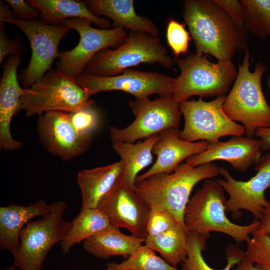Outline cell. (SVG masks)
<instances>
[{
    "instance_id": "6da1fadb",
    "label": "cell",
    "mask_w": 270,
    "mask_h": 270,
    "mask_svg": "<svg viewBox=\"0 0 270 270\" xmlns=\"http://www.w3.org/2000/svg\"><path fill=\"white\" fill-rule=\"evenodd\" d=\"M182 16L194 42L196 52L218 61L232 60L248 50V30L214 0H186Z\"/></svg>"
},
{
    "instance_id": "7402d4cb",
    "label": "cell",
    "mask_w": 270,
    "mask_h": 270,
    "mask_svg": "<svg viewBox=\"0 0 270 270\" xmlns=\"http://www.w3.org/2000/svg\"><path fill=\"white\" fill-rule=\"evenodd\" d=\"M124 162L120 160L108 165L81 170L77 182L82 196L80 209L97 208L104 197L120 178Z\"/></svg>"
},
{
    "instance_id": "e0dca14e",
    "label": "cell",
    "mask_w": 270,
    "mask_h": 270,
    "mask_svg": "<svg viewBox=\"0 0 270 270\" xmlns=\"http://www.w3.org/2000/svg\"><path fill=\"white\" fill-rule=\"evenodd\" d=\"M262 152L261 142L258 139L233 136L226 141L208 144L204 152L190 157L185 162L196 166L222 160L228 162L235 170L244 172L258 162Z\"/></svg>"
},
{
    "instance_id": "484cf974",
    "label": "cell",
    "mask_w": 270,
    "mask_h": 270,
    "mask_svg": "<svg viewBox=\"0 0 270 270\" xmlns=\"http://www.w3.org/2000/svg\"><path fill=\"white\" fill-rule=\"evenodd\" d=\"M188 232L177 224L169 230L153 236H147L145 245L158 252L169 264L176 267L187 256Z\"/></svg>"
},
{
    "instance_id": "ac0fdd59",
    "label": "cell",
    "mask_w": 270,
    "mask_h": 270,
    "mask_svg": "<svg viewBox=\"0 0 270 270\" xmlns=\"http://www.w3.org/2000/svg\"><path fill=\"white\" fill-rule=\"evenodd\" d=\"M179 129H168L159 134L154 144L152 154L156 160L152 167L143 174L138 176L135 182L160 174L172 172L184 160L204 152L208 143L206 141L190 142L183 140Z\"/></svg>"
},
{
    "instance_id": "5b68a950",
    "label": "cell",
    "mask_w": 270,
    "mask_h": 270,
    "mask_svg": "<svg viewBox=\"0 0 270 270\" xmlns=\"http://www.w3.org/2000/svg\"><path fill=\"white\" fill-rule=\"evenodd\" d=\"M158 63L166 68L174 60L158 37L129 30L126 41L114 50L110 48L97 53L86 65L84 72L98 76H112L140 64Z\"/></svg>"
},
{
    "instance_id": "f546056e",
    "label": "cell",
    "mask_w": 270,
    "mask_h": 270,
    "mask_svg": "<svg viewBox=\"0 0 270 270\" xmlns=\"http://www.w3.org/2000/svg\"><path fill=\"white\" fill-rule=\"evenodd\" d=\"M108 264L117 270H179L156 256L154 250L146 245L140 246L122 262Z\"/></svg>"
},
{
    "instance_id": "30bf717a",
    "label": "cell",
    "mask_w": 270,
    "mask_h": 270,
    "mask_svg": "<svg viewBox=\"0 0 270 270\" xmlns=\"http://www.w3.org/2000/svg\"><path fill=\"white\" fill-rule=\"evenodd\" d=\"M226 98L223 95L206 102L200 97L196 100L180 102L179 108L184 120L180 137L190 142L200 140L211 144L223 136L244 135L243 126L232 120L224 112Z\"/></svg>"
},
{
    "instance_id": "4316f807",
    "label": "cell",
    "mask_w": 270,
    "mask_h": 270,
    "mask_svg": "<svg viewBox=\"0 0 270 270\" xmlns=\"http://www.w3.org/2000/svg\"><path fill=\"white\" fill-rule=\"evenodd\" d=\"M72 222L68 232L60 242L64 254L68 253L75 244L84 242L112 225L108 218L98 208L80 209Z\"/></svg>"
},
{
    "instance_id": "8992f818",
    "label": "cell",
    "mask_w": 270,
    "mask_h": 270,
    "mask_svg": "<svg viewBox=\"0 0 270 270\" xmlns=\"http://www.w3.org/2000/svg\"><path fill=\"white\" fill-rule=\"evenodd\" d=\"M176 63L180 74L176 78L172 95L178 104L194 96L225 95L238 74L232 60L214 63L206 56L196 52Z\"/></svg>"
},
{
    "instance_id": "74e56055",
    "label": "cell",
    "mask_w": 270,
    "mask_h": 270,
    "mask_svg": "<svg viewBox=\"0 0 270 270\" xmlns=\"http://www.w3.org/2000/svg\"><path fill=\"white\" fill-rule=\"evenodd\" d=\"M252 235V238L258 247L270 258V236L260 232L258 230Z\"/></svg>"
},
{
    "instance_id": "5bb4252c",
    "label": "cell",
    "mask_w": 270,
    "mask_h": 270,
    "mask_svg": "<svg viewBox=\"0 0 270 270\" xmlns=\"http://www.w3.org/2000/svg\"><path fill=\"white\" fill-rule=\"evenodd\" d=\"M255 165L256 173L247 181L236 180L224 167H220V175L224 178L216 180L229 196L226 202V212L236 214L240 210H246L260 220L270 204L265 192L270 188V152L262 155Z\"/></svg>"
},
{
    "instance_id": "44dd1931",
    "label": "cell",
    "mask_w": 270,
    "mask_h": 270,
    "mask_svg": "<svg viewBox=\"0 0 270 270\" xmlns=\"http://www.w3.org/2000/svg\"><path fill=\"white\" fill-rule=\"evenodd\" d=\"M90 11L96 16L102 15L111 18L113 27H122L129 30L142 32L158 37L160 30L150 18L136 12L133 0H84Z\"/></svg>"
},
{
    "instance_id": "d4e9b609",
    "label": "cell",
    "mask_w": 270,
    "mask_h": 270,
    "mask_svg": "<svg viewBox=\"0 0 270 270\" xmlns=\"http://www.w3.org/2000/svg\"><path fill=\"white\" fill-rule=\"evenodd\" d=\"M158 138L159 134H156L136 143H112L124 164L120 179L131 189L134 190L138 174L152 162V148Z\"/></svg>"
},
{
    "instance_id": "52a82bcc",
    "label": "cell",
    "mask_w": 270,
    "mask_h": 270,
    "mask_svg": "<svg viewBox=\"0 0 270 270\" xmlns=\"http://www.w3.org/2000/svg\"><path fill=\"white\" fill-rule=\"evenodd\" d=\"M90 96L74 78L51 69L24 89L20 102L26 116H41L49 112H74L93 106L94 101Z\"/></svg>"
},
{
    "instance_id": "4fadbf2b",
    "label": "cell",
    "mask_w": 270,
    "mask_h": 270,
    "mask_svg": "<svg viewBox=\"0 0 270 270\" xmlns=\"http://www.w3.org/2000/svg\"><path fill=\"white\" fill-rule=\"evenodd\" d=\"M77 84L88 94L118 90L133 96L135 99L173 94L176 78L156 72H146L132 68L112 76H98L82 72L75 78Z\"/></svg>"
},
{
    "instance_id": "f35d334b",
    "label": "cell",
    "mask_w": 270,
    "mask_h": 270,
    "mask_svg": "<svg viewBox=\"0 0 270 270\" xmlns=\"http://www.w3.org/2000/svg\"><path fill=\"white\" fill-rule=\"evenodd\" d=\"M254 136L261 142L262 152L270 150V128L256 130Z\"/></svg>"
},
{
    "instance_id": "7bdbcfd3",
    "label": "cell",
    "mask_w": 270,
    "mask_h": 270,
    "mask_svg": "<svg viewBox=\"0 0 270 270\" xmlns=\"http://www.w3.org/2000/svg\"><path fill=\"white\" fill-rule=\"evenodd\" d=\"M107 270H116V268H114L107 264Z\"/></svg>"
},
{
    "instance_id": "2e32d148",
    "label": "cell",
    "mask_w": 270,
    "mask_h": 270,
    "mask_svg": "<svg viewBox=\"0 0 270 270\" xmlns=\"http://www.w3.org/2000/svg\"><path fill=\"white\" fill-rule=\"evenodd\" d=\"M40 139L48 150L66 160L83 154L90 148L92 134H79L68 113L52 111L41 116L38 122Z\"/></svg>"
},
{
    "instance_id": "e575fe53",
    "label": "cell",
    "mask_w": 270,
    "mask_h": 270,
    "mask_svg": "<svg viewBox=\"0 0 270 270\" xmlns=\"http://www.w3.org/2000/svg\"><path fill=\"white\" fill-rule=\"evenodd\" d=\"M246 242L245 256L254 263L255 270H270V258L258 247L252 238Z\"/></svg>"
},
{
    "instance_id": "d590c367",
    "label": "cell",
    "mask_w": 270,
    "mask_h": 270,
    "mask_svg": "<svg viewBox=\"0 0 270 270\" xmlns=\"http://www.w3.org/2000/svg\"><path fill=\"white\" fill-rule=\"evenodd\" d=\"M22 50V46L8 36L4 24H0V64L6 56H20Z\"/></svg>"
},
{
    "instance_id": "d6986e66",
    "label": "cell",
    "mask_w": 270,
    "mask_h": 270,
    "mask_svg": "<svg viewBox=\"0 0 270 270\" xmlns=\"http://www.w3.org/2000/svg\"><path fill=\"white\" fill-rule=\"evenodd\" d=\"M20 63V56H9L3 66L0 82V148L6 150H14L22 146L12 138L10 129L12 117L22 109L20 98L24 90L18 82L17 69Z\"/></svg>"
},
{
    "instance_id": "603a6c76",
    "label": "cell",
    "mask_w": 270,
    "mask_h": 270,
    "mask_svg": "<svg viewBox=\"0 0 270 270\" xmlns=\"http://www.w3.org/2000/svg\"><path fill=\"white\" fill-rule=\"evenodd\" d=\"M26 2L40 12L41 20L50 24H62L66 20L80 18L89 20L100 28H110V20L93 14L85 1L28 0Z\"/></svg>"
},
{
    "instance_id": "b9f144b4",
    "label": "cell",
    "mask_w": 270,
    "mask_h": 270,
    "mask_svg": "<svg viewBox=\"0 0 270 270\" xmlns=\"http://www.w3.org/2000/svg\"><path fill=\"white\" fill-rule=\"evenodd\" d=\"M15 268H16V267L13 265L12 266H10L8 268H6L5 269H2V270H14Z\"/></svg>"
},
{
    "instance_id": "d6a6232c",
    "label": "cell",
    "mask_w": 270,
    "mask_h": 270,
    "mask_svg": "<svg viewBox=\"0 0 270 270\" xmlns=\"http://www.w3.org/2000/svg\"><path fill=\"white\" fill-rule=\"evenodd\" d=\"M68 114L76 130L82 134H92L100 123L99 114L93 106L69 112Z\"/></svg>"
},
{
    "instance_id": "ba28073f",
    "label": "cell",
    "mask_w": 270,
    "mask_h": 270,
    "mask_svg": "<svg viewBox=\"0 0 270 270\" xmlns=\"http://www.w3.org/2000/svg\"><path fill=\"white\" fill-rule=\"evenodd\" d=\"M66 204H52L49 214L41 219L31 220L22 230L20 244L12 254L14 266L20 270H42L50 250L65 238L72 222L64 218Z\"/></svg>"
},
{
    "instance_id": "277c9868",
    "label": "cell",
    "mask_w": 270,
    "mask_h": 270,
    "mask_svg": "<svg viewBox=\"0 0 270 270\" xmlns=\"http://www.w3.org/2000/svg\"><path fill=\"white\" fill-rule=\"evenodd\" d=\"M244 54L234 82L226 96L223 109L232 120L242 124L246 136L254 138L256 130L270 128V106L262 86V78L266 67L260 62L254 72H251L248 50Z\"/></svg>"
},
{
    "instance_id": "7a4b0ae2",
    "label": "cell",
    "mask_w": 270,
    "mask_h": 270,
    "mask_svg": "<svg viewBox=\"0 0 270 270\" xmlns=\"http://www.w3.org/2000/svg\"><path fill=\"white\" fill-rule=\"evenodd\" d=\"M220 175V167L214 162L196 166L184 162L172 173L155 174L136 182L134 190L150 207L168 210L186 229L184 213L192 189L200 181Z\"/></svg>"
},
{
    "instance_id": "83f0119b",
    "label": "cell",
    "mask_w": 270,
    "mask_h": 270,
    "mask_svg": "<svg viewBox=\"0 0 270 270\" xmlns=\"http://www.w3.org/2000/svg\"><path fill=\"white\" fill-rule=\"evenodd\" d=\"M206 239L194 232H188L187 241L188 254L186 260L182 262L181 270H216L206 262L202 252L206 248ZM230 247L226 252L228 263L221 270H230L236 264H238L243 258L245 252L236 247Z\"/></svg>"
},
{
    "instance_id": "8d00e7d4",
    "label": "cell",
    "mask_w": 270,
    "mask_h": 270,
    "mask_svg": "<svg viewBox=\"0 0 270 270\" xmlns=\"http://www.w3.org/2000/svg\"><path fill=\"white\" fill-rule=\"evenodd\" d=\"M214 0L216 4L222 8L234 20L244 24L245 12L244 8L240 0Z\"/></svg>"
},
{
    "instance_id": "3957f363",
    "label": "cell",
    "mask_w": 270,
    "mask_h": 270,
    "mask_svg": "<svg viewBox=\"0 0 270 270\" xmlns=\"http://www.w3.org/2000/svg\"><path fill=\"white\" fill-rule=\"evenodd\" d=\"M225 191L216 178L204 180L190 199L184 210L187 231L194 232L206 239L210 232H218L232 238L238 244L246 242L258 230L260 221L247 225L232 222L226 216Z\"/></svg>"
},
{
    "instance_id": "f1b7e54d",
    "label": "cell",
    "mask_w": 270,
    "mask_h": 270,
    "mask_svg": "<svg viewBox=\"0 0 270 270\" xmlns=\"http://www.w3.org/2000/svg\"><path fill=\"white\" fill-rule=\"evenodd\" d=\"M245 12L244 24L259 38L270 36V0H241Z\"/></svg>"
},
{
    "instance_id": "ab89813d",
    "label": "cell",
    "mask_w": 270,
    "mask_h": 270,
    "mask_svg": "<svg viewBox=\"0 0 270 270\" xmlns=\"http://www.w3.org/2000/svg\"><path fill=\"white\" fill-rule=\"evenodd\" d=\"M260 221V225L258 231L270 236V202L268 206L264 210Z\"/></svg>"
},
{
    "instance_id": "1f68e13d",
    "label": "cell",
    "mask_w": 270,
    "mask_h": 270,
    "mask_svg": "<svg viewBox=\"0 0 270 270\" xmlns=\"http://www.w3.org/2000/svg\"><path fill=\"white\" fill-rule=\"evenodd\" d=\"M150 208L146 223L148 236L156 235L179 224L174 216L168 210L156 206Z\"/></svg>"
},
{
    "instance_id": "cb8c5ba5",
    "label": "cell",
    "mask_w": 270,
    "mask_h": 270,
    "mask_svg": "<svg viewBox=\"0 0 270 270\" xmlns=\"http://www.w3.org/2000/svg\"><path fill=\"white\" fill-rule=\"evenodd\" d=\"M145 239L121 232L119 228H108L84 242V250L94 256L107 260L112 256L129 257Z\"/></svg>"
},
{
    "instance_id": "60d3db41",
    "label": "cell",
    "mask_w": 270,
    "mask_h": 270,
    "mask_svg": "<svg viewBox=\"0 0 270 270\" xmlns=\"http://www.w3.org/2000/svg\"><path fill=\"white\" fill-rule=\"evenodd\" d=\"M234 270H255L254 264L245 254Z\"/></svg>"
},
{
    "instance_id": "9a60e30c",
    "label": "cell",
    "mask_w": 270,
    "mask_h": 270,
    "mask_svg": "<svg viewBox=\"0 0 270 270\" xmlns=\"http://www.w3.org/2000/svg\"><path fill=\"white\" fill-rule=\"evenodd\" d=\"M97 208L110 224L128 230L132 235L145 239L150 208L120 178L104 197Z\"/></svg>"
},
{
    "instance_id": "7c38bea8",
    "label": "cell",
    "mask_w": 270,
    "mask_h": 270,
    "mask_svg": "<svg viewBox=\"0 0 270 270\" xmlns=\"http://www.w3.org/2000/svg\"><path fill=\"white\" fill-rule=\"evenodd\" d=\"M92 24L89 20L80 18L68 19L62 23L76 30L80 40L72 50L60 52L56 69L74 79L84 71L86 65L97 53L108 48L120 46L128 37L124 28H96L92 26Z\"/></svg>"
},
{
    "instance_id": "8fae6325",
    "label": "cell",
    "mask_w": 270,
    "mask_h": 270,
    "mask_svg": "<svg viewBox=\"0 0 270 270\" xmlns=\"http://www.w3.org/2000/svg\"><path fill=\"white\" fill-rule=\"evenodd\" d=\"M16 25L29 40L32 56L28 66L19 74V80L24 89L30 87L37 80L51 70L60 52L58 44L70 29L63 24H50L40 19L24 21L15 18L12 13L0 20V24Z\"/></svg>"
},
{
    "instance_id": "9c48e42d",
    "label": "cell",
    "mask_w": 270,
    "mask_h": 270,
    "mask_svg": "<svg viewBox=\"0 0 270 270\" xmlns=\"http://www.w3.org/2000/svg\"><path fill=\"white\" fill-rule=\"evenodd\" d=\"M128 106L135 118L123 128L110 126L112 143H134L166 130L179 128L182 114L172 94L160 96L153 100L149 98L135 99L129 101Z\"/></svg>"
},
{
    "instance_id": "836d02e7",
    "label": "cell",
    "mask_w": 270,
    "mask_h": 270,
    "mask_svg": "<svg viewBox=\"0 0 270 270\" xmlns=\"http://www.w3.org/2000/svg\"><path fill=\"white\" fill-rule=\"evenodd\" d=\"M12 8V16L21 20L32 21L40 18V12L24 0H6Z\"/></svg>"
},
{
    "instance_id": "ffe728a7",
    "label": "cell",
    "mask_w": 270,
    "mask_h": 270,
    "mask_svg": "<svg viewBox=\"0 0 270 270\" xmlns=\"http://www.w3.org/2000/svg\"><path fill=\"white\" fill-rule=\"evenodd\" d=\"M52 204L40 200L26 206L10 204L0 208V248L14 254L20 244L22 230L32 218L49 214Z\"/></svg>"
},
{
    "instance_id": "4dcf8cb0",
    "label": "cell",
    "mask_w": 270,
    "mask_h": 270,
    "mask_svg": "<svg viewBox=\"0 0 270 270\" xmlns=\"http://www.w3.org/2000/svg\"><path fill=\"white\" fill-rule=\"evenodd\" d=\"M185 25L172 18L169 19L167 24L166 40L176 59L180 54L188 52V43L191 38L190 32L184 28Z\"/></svg>"
}]
</instances>
